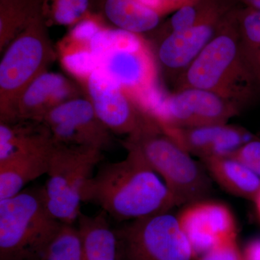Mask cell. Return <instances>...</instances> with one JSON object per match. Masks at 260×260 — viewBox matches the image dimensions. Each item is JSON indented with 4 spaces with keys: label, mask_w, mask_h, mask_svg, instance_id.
Segmentation results:
<instances>
[{
    "label": "cell",
    "mask_w": 260,
    "mask_h": 260,
    "mask_svg": "<svg viewBox=\"0 0 260 260\" xmlns=\"http://www.w3.org/2000/svg\"><path fill=\"white\" fill-rule=\"evenodd\" d=\"M121 161L106 162L87 182L83 203H93L117 220H134L177 206L166 183L143 158L127 150Z\"/></svg>",
    "instance_id": "obj_1"
},
{
    "label": "cell",
    "mask_w": 260,
    "mask_h": 260,
    "mask_svg": "<svg viewBox=\"0 0 260 260\" xmlns=\"http://www.w3.org/2000/svg\"><path fill=\"white\" fill-rule=\"evenodd\" d=\"M241 6L224 17L215 37L183 73L180 88L209 90L239 108L252 98L259 80L241 41L237 20Z\"/></svg>",
    "instance_id": "obj_2"
},
{
    "label": "cell",
    "mask_w": 260,
    "mask_h": 260,
    "mask_svg": "<svg viewBox=\"0 0 260 260\" xmlns=\"http://www.w3.org/2000/svg\"><path fill=\"white\" fill-rule=\"evenodd\" d=\"M126 150L139 154L160 176L174 195L177 205L204 199L211 190L205 169L156 120L126 137Z\"/></svg>",
    "instance_id": "obj_3"
},
{
    "label": "cell",
    "mask_w": 260,
    "mask_h": 260,
    "mask_svg": "<svg viewBox=\"0 0 260 260\" xmlns=\"http://www.w3.org/2000/svg\"><path fill=\"white\" fill-rule=\"evenodd\" d=\"M61 223L48 209L43 187L0 200V260H37Z\"/></svg>",
    "instance_id": "obj_4"
},
{
    "label": "cell",
    "mask_w": 260,
    "mask_h": 260,
    "mask_svg": "<svg viewBox=\"0 0 260 260\" xmlns=\"http://www.w3.org/2000/svg\"><path fill=\"white\" fill-rule=\"evenodd\" d=\"M99 67L138 102L157 88L153 53L143 35L106 26L90 41Z\"/></svg>",
    "instance_id": "obj_5"
},
{
    "label": "cell",
    "mask_w": 260,
    "mask_h": 260,
    "mask_svg": "<svg viewBox=\"0 0 260 260\" xmlns=\"http://www.w3.org/2000/svg\"><path fill=\"white\" fill-rule=\"evenodd\" d=\"M42 10L3 51L0 61V121L13 119L22 92L56 57Z\"/></svg>",
    "instance_id": "obj_6"
},
{
    "label": "cell",
    "mask_w": 260,
    "mask_h": 260,
    "mask_svg": "<svg viewBox=\"0 0 260 260\" xmlns=\"http://www.w3.org/2000/svg\"><path fill=\"white\" fill-rule=\"evenodd\" d=\"M102 159V151L98 149L54 141L43 191L48 209L59 221H77L81 213L84 187Z\"/></svg>",
    "instance_id": "obj_7"
},
{
    "label": "cell",
    "mask_w": 260,
    "mask_h": 260,
    "mask_svg": "<svg viewBox=\"0 0 260 260\" xmlns=\"http://www.w3.org/2000/svg\"><path fill=\"white\" fill-rule=\"evenodd\" d=\"M116 233L119 260H192L195 256L178 216L169 212L131 220Z\"/></svg>",
    "instance_id": "obj_8"
},
{
    "label": "cell",
    "mask_w": 260,
    "mask_h": 260,
    "mask_svg": "<svg viewBox=\"0 0 260 260\" xmlns=\"http://www.w3.org/2000/svg\"><path fill=\"white\" fill-rule=\"evenodd\" d=\"M239 107L218 94L197 88H183L164 95L153 116L162 126L191 127L226 124Z\"/></svg>",
    "instance_id": "obj_9"
},
{
    "label": "cell",
    "mask_w": 260,
    "mask_h": 260,
    "mask_svg": "<svg viewBox=\"0 0 260 260\" xmlns=\"http://www.w3.org/2000/svg\"><path fill=\"white\" fill-rule=\"evenodd\" d=\"M83 83L98 117L112 134L128 137L155 120L99 67Z\"/></svg>",
    "instance_id": "obj_10"
},
{
    "label": "cell",
    "mask_w": 260,
    "mask_h": 260,
    "mask_svg": "<svg viewBox=\"0 0 260 260\" xmlns=\"http://www.w3.org/2000/svg\"><path fill=\"white\" fill-rule=\"evenodd\" d=\"M55 143L103 151L112 145V133L101 121L87 98L63 103L42 118Z\"/></svg>",
    "instance_id": "obj_11"
},
{
    "label": "cell",
    "mask_w": 260,
    "mask_h": 260,
    "mask_svg": "<svg viewBox=\"0 0 260 260\" xmlns=\"http://www.w3.org/2000/svg\"><path fill=\"white\" fill-rule=\"evenodd\" d=\"M239 6L236 0H221L191 28L168 32L158 49L162 66L170 71H185L215 37L224 17Z\"/></svg>",
    "instance_id": "obj_12"
},
{
    "label": "cell",
    "mask_w": 260,
    "mask_h": 260,
    "mask_svg": "<svg viewBox=\"0 0 260 260\" xmlns=\"http://www.w3.org/2000/svg\"><path fill=\"white\" fill-rule=\"evenodd\" d=\"M178 218L195 255H202L220 243L237 238L235 218L223 203L195 202L183 210Z\"/></svg>",
    "instance_id": "obj_13"
},
{
    "label": "cell",
    "mask_w": 260,
    "mask_h": 260,
    "mask_svg": "<svg viewBox=\"0 0 260 260\" xmlns=\"http://www.w3.org/2000/svg\"><path fill=\"white\" fill-rule=\"evenodd\" d=\"M80 96L79 89L73 82L64 75L47 70L32 80L20 94L11 120L41 121L54 108Z\"/></svg>",
    "instance_id": "obj_14"
},
{
    "label": "cell",
    "mask_w": 260,
    "mask_h": 260,
    "mask_svg": "<svg viewBox=\"0 0 260 260\" xmlns=\"http://www.w3.org/2000/svg\"><path fill=\"white\" fill-rule=\"evenodd\" d=\"M162 127L191 155L201 159L232 156L242 145L252 140L244 129L226 124Z\"/></svg>",
    "instance_id": "obj_15"
},
{
    "label": "cell",
    "mask_w": 260,
    "mask_h": 260,
    "mask_svg": "<svg viewBox=\"0 0 260 260\" xmlns=\"http://www.w3.org/2000/svg\"><path fill=\"white\" fill-rule=\"evenodd\" d=\"M54 143L52 135L42 121L13 119L0 121V162Z\"/></svg>",
    "instance_id": "obj_16"
},
{
    "label": "cell",
    "mask_w": 260,
    "mask_h": 260,
    "mask_svg": "<svg viewBox=\"0 0 260 260\" xmlns=\"http://www.w3.org/2000/svg\"><path fill=\"white\" fill-rule=\"evenodd\" d=\"M52 144L0 162V200L15 196L49 169Z\"/></svg>",
    "instance_id": "obj_17"
},
{
    "label": "cell",
    "mask_w": 260,
    "mask_h": 260,
    "mask_svg": "<svg viewBox=\"0 0 260 260\" xmlns=\"http://www.w3.org/2000/svg\"><path fill=\"white\" fill-rule=\"evenodd\" d=\"M94 5L113 28L140 35L158 28L162 17L137 0H94Z\"/></svg>",
    "instance_id": "obj_18"
},
{
    "label": "cell",
    "mask_w": 260,
    "mask_h": 260,
    "mask_svg": "<svg viewBox=\"0 0 260 260\" xmlns=\"http://www.w3.org/2000/svg\"><path fill=\"white\" fill-rule=\"evenodd\" d=\"M78 230L83 260H119V241L104 210L93 216L80 213Z\"/></svg>",
    "instance_id": "obj_19"
},
{
    "label": "cell",
    "mask_w": 260,
    "mask_h": 260,
    "mask_svg": "<svg viewBox=\"0 0 260 260\" xmlns=\"http://www.w3.org/2000/svg\"><path fill=\"white\" fill-rule=\"evenodd\" d=\"M205 170L223 189L254 200L260 189V178L232 156L202 158Z\"/></svg>",
    "instance_id": "obj_20"
},
{
    "label": "cell",
    "mask_w": 260,
    "mask_h": 260,
    "mask_svg": "<svg viewBox=\"0 0 260 260\" xmlns=\"http://www.w3.org/2000/svg\"><path fill=\"white\" fill-rule=\"evenodd\" d=\"M42 0H0V51L41 11Z\"/></svg>",
    "instance_id": "obj_21"
},
{
    "label": "cell",
    "mask_w": 260,
    "mask_h": 260,
    "mask_svg": "<svg viewBox=\"0 0 260 260\" xmlns=\"http://www.w3.org/2000/svg\"><path fill=\"white\" fill-rule=\"evenodd\" d=\"M41 10L48 26L72 27L95 12L94 0H42Z\"/></svg>",
    "instance_id": "obj_22"
},
{
    "label": "cell",
    "mask_w": 260,
    "mask_h": 260,
    "mask_svg": "<svg viewBox=\"0 0 260 260\" xmlns=\"http://www.w3.org/2000/svg\"><path fill=\"white\" fill-rule=\"evenodd\" d=\"M37 260H83L78 228L73 224L61 223Z\"/></svg>",
    "instance_id": "obj_23"
},
{
    "label": "cell",
    "mask_w": 260,
    "mask_h": 260,
    "mask_svg": "<svg viewBox=\"0 0 260 260\" xmlns=\"http://www.w3.org/2000/svg\"><path fill=\"white\" fill-rule=\"evenodd\" d=\"M237 20L243 47L256 74L260 53V10L241 6L238 9Z\"/></svg>",
    "instance_id": "obj_24"
},
{
    "label": "cell",
    "mask_w": 260,
    "mask_h": 260,
    "mask_svg": "<svg viewBox=\"0 0 260 260\" xmlns=\"http://www.w3.org/2000/svg\"><path fill=\"white\" fill-rule=\"evenodd\" d=\"M260 178V140L246 142L232 155Z\"/></svg>",
    "instance_id": "obj_25"
},
{
    "label": "cell",
    "mask_w": 260,
    "mask_h": 260,
    "mask_svg": "<svg viewBox=\"0 0 260 260\" xmlns=\"http://www.w3.org/2000/svg\"><path fill=\"white\" fill-rule=\"evenodd\" d=\"M200 260H244L236 238L218 244L200 255Z\"/></svg>",
    "instance_id": "obj_26"
},
{
    "label": "cell",
    "mask_w": 260,
    "mask_h": 260,
    "mask_svg": "<svg viewBox=\"0 0 260 260\" xmlns=\"http://www.w3.org/2000/svg\"><path fill=\"white\" fill-rule=\"evenodd\" d=\"M140 4L155 10L161 16L173 13L168 0H137Z\"/></svg>",
    "instance_id": "obj_27"
},
{
    "label": "cell",
    "mask_w": 260,
    "mask_h": 260,
    "mask_svg": "<svg viewBox=\"0 0 260 260\" xmlns=\"http://www.w3.org/2000/svg\"><path fill=\"white\" fill-rule=\"evenodd\" d=\"M243 254L244 260H260V237L248 243Z\"/></svg>",
    "instance_id": "obj_28"
},
{
    "label": "cell",
    "mask_w": 260,
    "mask_h": 260,
    "mask_svg": "<svg viewBox=\"0 0 260 260\" xmlns=\"http://www.w3.org/2000/svg\"><path fill=\"white\" fill-rule=\"evenodd\" d=\"M198 1L199 0H168L173 13L175 12L176 10L179 9V8H182V7L194 4V3Z\"/></svg>",
    "instance_id": "obj_29"
},
{
    "label": "cell",
    "mask_w": 260,
    "mask_h": 260,
    "mask_svg": "<svg viewBox=\"0 0 260 260\" xmlns=\"http://www.w3.org/2000/svg\"><path fill=\"white\" fill-rule=\"evenodd\" d=\"M238 2L243 7L260 10V0H238Z\"/></svg>",
    "instance_id": "obj_30"
},
{
    "label": "cell",
    "mask_w": 260,
    "mask_h": 260,
    "mask_svg": "<svg viewBox=\"0 0 260 260\" xmlns=\"http://www.w3.org/2000/svg\"><path fill=\"white\" fill-rule=\"evenodd\" d=\"M254 204H255L256 212L260 219V189L258 191L257 194L256 195L255 198L254 199Z\"/></svg>",
    "instance_id": "obj_31"
},
{
    "label": "cell",
    "mask_w": 260,
    "mask_h": 260,
    "mask_svg": "<svg viewBox=\"0 0 260 260\" xmlns=\"http://www.w3.org/2000/svg\"><path fill=\"white\" fill-rule=\"evenodd\" d=\"M256 74H257L258 79L260 81V53L258 56L257 63H256Z\"/></svg>",
    "instance_id": "obj_32"
}]
</instances>
